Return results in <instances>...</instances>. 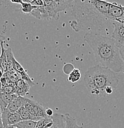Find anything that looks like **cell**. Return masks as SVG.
<instances>
[{"label":"cell","instance_id":"obj_1","mask_svg":"<svg viewBox=\"0 0 124 128\" xmlns=\"http://www.w3.org/2000/svg\"><path fill=\"white\" fill-rule=\"evenodd\" d=\"M110 4L104 0H75L69 8L75 18L70 22L72 28L75 32L88 30L103 34L109 30V25L113 26V21L108 17Z\"/></svg>","mask_w":124,"mask_h":128},{"label":"cell","instance_id":"obj_2","mask_svg":"<svg viewBox=\"0 0 124 128\" xmlns=\"http://www.w3.org/2000/svg\"><path fill=\"white\" fill-rule=\"evenodd\" d=\"M84 39L91 48L96 60L100 65L115 73L122 71L124 62L119 49L111 37L88 32L84 36Z\"/></svg>","mask_w":124,"mask_h":128},{"label":"cell","instance_id":"obj_3","mask_svg":"<svg viewBox=\"0 0 124 128\" xmlns=\"http://www.w3.org/2000/svg\"><path fill=\"white\" fill-rule=\"evenodd\" d=\"M84 85L91 95L97 97L106 96L107 86L115 89L118 84V77L115 72L100 64L87 70L83 80Z\"/></svg>","mask_w":124,"mask_h":128},{"label":"cell","instance_id":"obj_4","mask_svg":"<svg viewBox=\"0 0 124 128\" xmlns=\"http://www.w3.org/2000/svg\"><path fill=\"white\" fill-rule=\"evenodd\" d=\"M24 106L27 111L33 116L34 121H37L41 118H51L48 116L46 113V108L41 104L30 98H26Z\"/></svg>","mask_w":124,"mask_h":128},{"label":"cell","instance_id":"obj_5","mask_svg":"<svg viewBox=\"0 0 124 128\" xmlns=\"http://www.w3.org/2000/svg\"><path fill=\"white\" fill-rule=\"evenodd\" d=\"M5 50H6V56H7L8 61V62H11V63L12 64L14 70L19 74V75L21 76L22 79L27 81V82L30 84L31 87L32 86H34L35 83L33 82L32 80H31V78L29 77V76L28 75V74L27 73V72H25L24 68L22 67V65L19 63V62L16 60V59L15 58L14 54H13V51H12L11 48H8V49H5Z\"/></svg>","mask_w":124,"mask_h":128},{"label":"cell","instance_id":"obj_6","mask_svg":"<svg viewBox=\"0 0 124 128\" xmlns=\"http://www.w3.org/2000/svg\"><path fill=\"white\" fill-rule=\"evenodd\" d=\"M118 48L124 42V21H114L111 36Z\"/></svg>","mask_w":124,"mask_h":128},{"label":"cell","instance_id":"obj_7","mask_svg":"<svg viewBox=\"0 0 124 128\" xmlns=\"http://www.w3.org/2000/svg\"><path fill=\"white\" fill-rule=\"evenodd\" d=\"M21 121H22V118L17 112H11L7 108L2 110V122L3 127L8 125H14Z\"/></svg>","mask_w":124,"mask_h":128},{"label":"cell","instance_id":"obj_8","mask_svg":"<svg viewBox=\"0 0 124 128\" xmlns=\"http://www.w3.org/2000/svg\"><path fill=\"white\" fill-rule=\"evenodd\" d=\"M108 17L112 21H124V6L113 2L110 4Z\"/></svg>","mask_w":124,"mask_h":128},{"label":"cell","instance_id":"obj_9","mask_svg":"<svg viewBox=\"0 0 124 128\" xmlns=\"http://www.w3.org/2000/svg\"><path fill=\"white\" fill-rule=\"evenodd\" d=\"M16 85V94L17 96H24L27 93L29 92V89H30L31 86L30 84L26 81L25 80L22 79H19L15 82Z\"/></svg>","mask_w":124,"mask_h":128},{"label":"cell","instance_id":"obj_10","mask_svg":"<svg viewBox=\"0 0 124 128\" xmlns=\"http://www.w3.org/2000/svg\"><path fill=\"white\" fill-rule=\"evenodd\" d=\"M26 98L27 97H24L23 96H18L8 105L7 108L13 113L17 112L20 108L24 106L26 102Z\"/></svg>","mask_w":124,"mask_h":128},{"label":"cell","instance_id":"obj_11","mask_svg":"<svg viewBox=\"0 0 124 128\" xmlns=\"http://www.w3.org/2000/svg\"><path fill=\"white\" fill-rule=\"evenodd\" d=\"M44 2V7L47 11L51 18H56L59 13L57 12L56 3L54 0H43Z\"/></svg>","mask_w":124,"mask_h":128},{"label":"cell","instance_id":"obj_12","mask_svg":"<svg viewBox=\"0 0 124 128\" xmlns=\"http://www.w3.org/2000/svg\"><path fill=\"white\" fill-rule=\"evenodd\" d=\"M30 15L37 19L42 20H50L51 19L44 6L36 7L30 13Z\"/></svg>","mask_w":124,"mask_h":128},{"label":"cell","instance_id":"obj_13","mask_svg":"<svg viewBox=\"0 0 124 128\" xmlns=\"http://www.w3.org/2000/svg\"><path fill=\"white\" fill-rule=\"evenodd\" d=\"M17 96L16 94H8L0 90V106L1 109L6 108L8 105Z\"/></svg>","mask_w":124,"mask_h":128},{"label":"cell","instance_id":"obj_14","mask_svg":"<svg viewBox=\"0 0 124 128\" xmlns=\"http://www.w3.org/2000/svg\"><path fill=\"white\" fill-rule=\"evenodd\" d=\"M53 123L49 128H66L65 115L59 113H54L51 116Z\"/></svg>","mask_w":124,"mask_h":128},{"label":"cell","instance_id":"obj_15","mask_svg":"<svg viewBox=\"0 0 124 128\" xmlns=\"http://www.w3.org/2000/svg\"><path fill=\"white\" fill-rule=\"evenodd\" d=\"M74 1L75 0H54L56 3L57 12L59 13L68 9Z\"/></svg>","mask_w":124,"mask_h":128},{"label":"cell","instance_id":"obj_16","mask_svg":"<svg viewBox=\"0 0 124 128\" xmlns=\"http://www.w3.org/2000/svg\"><path fill=\"white\" fill-rule=\"evenodd\" d=\"M65 120H66V128H83L77 124L75 118L72 116L69 113H66Z\"/></svg>","mask_w":124,"mask_h":128},{"label":"cell","instance_id":"obj_17","mask_svg":"<svg viewBox=\"0 0 124 128\" xmlns=\"http://www.w3.org/2000/svg\"><path fill=\"white\" fill-rule=\"evenodd\" d=\"M37 121L33 120H22L14 126L17 128H35Z\"/></svg>","mask_w":124,"mask_h":128},{"label":"cell","instance_id":"obj_18","mask_svg":"<svg viewBox=\"0 0 124 128\" xmlns=\"http://www.w3.org/2000/svg\"><path fill=\"white\" fill-rule=\"evenodd\" d=\"M17 113L21 116L22 120H33V121H34L33 116L27 111V110L25 108L24 106L20 108L17 111Z\"/></svg>","mask_w":124,"mask_h":128},{"label":"cell","instance_id":"obj_19","mask_svg":"<svg viewBox=\"0 0 124 128\" xmlns=\"http://www.w3.org/2000/svg\"><path fill=\"white\" fill-rule=\"evenodd\" d=\"M80 78L81 73L80 70L78 68H74V70L69 74L68 81L72 82V83H74V82H77Z\"/></svg>","mask_w":124,"mask_h":128},{"label":"cell","instance_id":"obj_20","mask_svg":"<svg viewBox=\"0 0 124 128\" xmlns=\"http://www.w3.org/2000/svg\"><path fill=\"white\" fill-rule=\"evenodd\" d=\"M36 7L31 4L30 2H23L21 4V10L24 14H30Z\"/></svg>","mask_w":124,"mask_h":128},{"label":"cell","instance_id":"obj_21","mask_svg":"<svg viewBox=\"0 0 124 128\" xmlns=\"http://www.w3.org/2000/svg\"><path fill=\"white\" fill-rule=\"evenodd\" d=\"M53 119L52 118H41L40 120L37 121V125L35 128H45L46 125L48 122L51 121Z\"/></svg>","mask_w":124,"mask_h":128},{"label":"cell","instance_id":"obj_22","mask_svg":"<svg viewBox=\"0 0 124 128\" xmlns=\"http://www.w3.org/2000/svg\"><path fill=\"white\" fill-rule=\"evenodd\" d=\"M74 70V67L71 64H67L63 67V72L67 74H70Z\"/></svg>","mask_w":124,"mask_h":128},{"label":"cell","instance_id":"obj_23","mask_svg":"<svg viewBox=\"0 0 124 128\" xmlns=\"http://www.w3.org/2000/svg\"><path fill=\"white\" fill-rule=\"evenodd\" d=\"M32 5L35 6V7H41L44 6V2L43 0H33L30 2Z\"/></svg>","mask_w":124,"mask_h":128},{"label":"cell","instance_id":"obj_24","mask_svg":"<svg viewBox=\"0 0 124 128\" xmlns=\"http://www.w3.org/2000/svg\"><path fill=\"white\" fill-rule=\"evenodd\" d=\"M118 49H119L120 54L121 57H122V60H123V61L124 62V42L122 44V45L118 48Z\"/></svg>","mask_w":124,"mask_h":128},{"label":"cell","instance_id":"obj_25","mask_svg":"<svg viewBox=\"0 0 124 128\" xmlns=\"http://www.w3.org/2000/svg\"><path fill=\"white\" fill-rule=\"evenodd\" d=\"M46 113L49 117H51L54 114V112L53 110L50 108H46Z\"/></svg>","mask_w":124,"mask_h":128},{"label":"cell","instance_id":"obj_26","mask_svg":"<svg viewBox=\"0 0 124 128\" xmlns=\"http://www.w3.org/2000/svg\"><path fill=\"white\" fill-rule=\"evenodd\" d=\"M0 126H1V128H3V122H2V109H1V106H0Z\"/></svg>","mask_w":124,"mask_h":128},{"label":"cell","instance_id":"obj_27","mask_svg":"<svg viewBox=\"0 0 124 128\" xmlns=\"http://www.w3.org/2000/svg\"><path fill=\"white\" fill-rule=\"evenodd\" d=\"M4 74H5V71H4V70L2 68H0V80L3 78Z\"/></svg>","mask_w":124,"mask_h":128},{"label":"cell","instance_id":"obj_28","mask_svg":"<svg viewBox=\"0 0 124 128\" xmlns=\"http://www.w3.org/2000/svg\"><path fill=\"white\" fill-rule=\"evenodd\" d=\"M8 1H10V0H0V6L4 5Z\"/></svg>","mask_w":124,"mask_h":128},{"label":"cell","instance_id":"obj_29","mask_svg":"<svg viewBox=\"0 0 124 128\" xmlns=\"http://www.w3.org/2000/svg\"><path fill=\"white\" fill-rule=\"evenodd\" d=\"M3 128H17L16 127L14 126V125H8V126H4Z\"/></svg>","mask_w":124,"mask_h":128},{"label":"cell","instance_id":"obj_30","mask_svg":"<svg viewBox=\"0 0 124 128\" xmlns=\"http://www.w3.org/2000/svg\"><path fill=\"white\" fill-rule=\"evenodd\" d=\"M29 2H32V1H33V0H29Z\"/></svg>","mask_w":124,"mask_h":128},{"label":"cell","instance_id":"obj_31","mask_svg":"<svg viewBox=\"0 0 124 128\" xmlns=\"http://www.w3.org/2000/svg\"><path fill=\"white\" fill-rule=\"evenodd\" d=\"M1 49H0V55H1Z\"/></svg>","mask_w":124,"mask_h":128},{"label":"cell","instance_id":"obj_32","mask_svg":"<svg viewBox=\"0 0 124 128\" xmlns=\"http://www.w3.org/2000/svg\"><path fill=\"white\" fill-rule=\"evenodd\" d=\"M0 128H1V126H0Z\"/></svg>","mask_w":124,"mask_h":128}]
</instances>
